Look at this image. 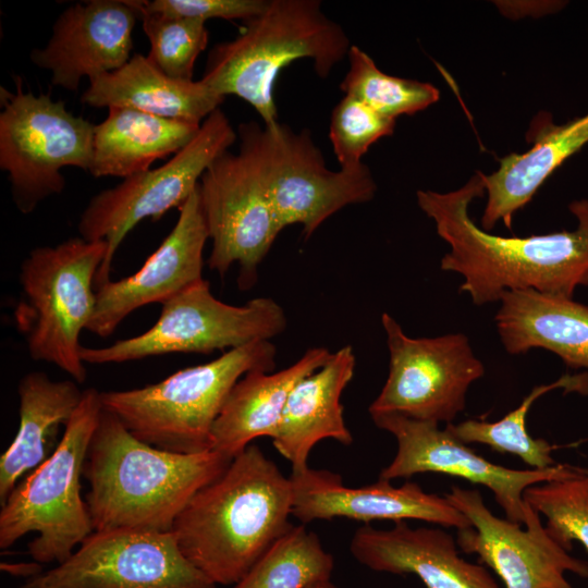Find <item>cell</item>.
I'll return each instance as SVG.
<instances>
[{
	"instance_id": "cell-1",
	"label": "cell",
	"mask_w": 588,
	"mask_h": 588,
	"mask_svg": "<svg viewBox=\"0 0 588 588\" xmlns=\"http://www.w3.org/2000/svg\"><path fill=\"white\" fill-rule=\"evenodd\" d=\"M485 192L483 173L477 171L457 189L416 194L419 208L450 246L441 269L463 275L460 291L475 305L499 302L506 291L526 289L573 298L578 286H588V199L568 205L578 222L575 230L509 237L485 231L471 220L469 206Z\"/></svg>"
},
{
	"instance_id": "cell-2",
	"label": "cell",
	"mask_w": 588,
	"mask_h": 588,
	"mask_svg": "<svg viewBox=\"0 0 588 588\" xmlns=\"http://www.w3.org/2000/svg\"><path fill=\"white\" fill-rule=\"evenodd\" d=\"M293 487L256 444L200 489L172 527L184 556L216 585H235L293 525Z\"/></svg>"
},
{
	"instance_id": "cell-3",
	"label": "cell",
	"mask_w": 588,
	"mask_h": 588,
	"mask_svg": "<svg viewBox=\"0 0 588 588\" xmlns=\"http://www.w3.org/2000/svg\"><path fill=\"white\" fill-rule=\"evenodd\" d=\"M232 460L215 450L184 454L155 448L103 409L83 470L94 530L171 531L192 498Z\"/></svg>"
},
{
	"instance_id": "cell-4",
	"label": "cell",
	"mask_w": 588,
	"mask_h": 588,
	"mask_svg": "<svg viewBox=\"0 0 588 588\" xmlns=\"http://www.w3.org/2000/svg\"><path fill=\"white\" fill-rule=\"evenodd\" d=\"M350 48L344 29L324 14L319 0H269L235 38L209 51L200 81L221 96L242 98L264 125L272 126L279 123L273 88L280 71L308 58L326 78Z\"/></svg>"
},
{
	"instance_id": "cell-5",
	"label": "cell",
	"mask_w": 588,
	"mask_h": 588,
	"mask_svg": "<svg viewBox=\"0 0 588 588\" xmlns=\"http://www.w3.org/2000/svg\"><path fill=\"white\" fill-rule=\"evenodd\" d=\"M275 356L270 341L248 343L154 384L100 392L102 407L155 448L184 454L209 451L213 425L234 385L247 372H272Z\"/></svg>"
},
{
	"instance_id": "cell-6",
	"label": "cell",
	"mask_w": 588,
	"mask_h": 588,
	"mask_svg": "<svg viewBox=\"0 0 588 588\" xmlns=\"http://www.w3.org/2000/svg\"><path fill=\"white\" fill-rule=\"evenodd\" d=\"M102 411L100 391L85 389L56 451L21 479L1 505V549L37 532L28 543L33 560L60 564L94 531L81 477Z\"/></svg>"
},
{
	"instance_id": "cell-7",
	"label": "cell",
	"mask_w": 588,
	"mask_h": 588,
	"mask_svg": "<svg viewBox=\"0 0 588 588\" xmlns=\"http://www.w3.org/2000/svg\"><path fill=\"white\" fill-rule=\"evenodd\" d=\"M107 248L103 241L78 235L33 248L20 267L15 320L29 356L59 367L78 384L87 376L79 336L95 311L94 284Z\"/></svg>"
},
{
	"instance_id": "cell-8",
	"label": "cell",
	"mask_w": 588,
	"mask_h": 588,
	"mask_svg": "<svg viewBox=\"0 0 588 588\" xmlns=\"http://www.w3.org/2000/svg\"><path fill=\"white\" fill-rule=\"evenodd\" d=\"M238 149L253 164L281 230L301 224L305 238L342 208L369 201L377 185L369 168L331 171L307 130L277 123L238 125Z\"/></svg>"
},
{
	"instance_id": "cell-9",
	"label": "cell",
	"mask_w": 588,
	"mask_h": 588,
	"mask_svg": "<svg viewBox=\"0 0 588 588\" xmlns=\"http://www.w3.org/2000/svg\"><path fill=\"white\" fill-rule=\"evenodd\" d=\"M4 90L0 113V168L8 173L12 200L29 215L66 185L62 168L89 171L95 125L74 115L50 94Z\"/></svg>"
},
{
	"instance_id": "cell-10",
	"label": "cell",
	"mask_w": 588,
	"mask_h": 588,
	"mask_svg": "<svg viewBox=\"0 0 588 588\" xmlns=\"http://www.w3.org/2000/svg\"><path fill=\"white\" fill-rule=\"evenodd\" d=\"M285 328V313L272 298L230 305L216 298L204 279L162 304L158 320L144 333L102 347L82 346L81 357L103 365L172 353L210 354L270 341Z\"/></svg>"
},
{
	"instance_id": "cell-11",
	"label": "cell",
	"mask_w": 588,
	"mask_h": 588,
	"mask_svg": "<svg viewBox=\"0 0 588 588\" xmlns=\"http://www.w3.org/2000/svg\"><path fill=\"white\" fill-rule=\"evenodd\" d=\"M236 138V131L219 108L204 120L192 142L163 164L125 177L90 198L77 230L87 241L107 243V255L95 281L97 287L110 280L113 257L130 231L144 219L156 221L170 209L180 208L210 163Z\"/></svg>"
},
{
	"instance_id": "cell-12",
	"label": "cell",
	"mask_w": 588,
	"mask_h": 588,
	"mask_svg": "<svg viewBox=\"0 0 588 588\" xmlns=\"http://www.w3.org/2000/svg\"><path fill=\"white\" fill-rule=\"evenodd\" d=\"M389 373L369 414H400L412 419L451 424L463 412L466 393L485 375V366L463 333L411 338L384 313Z\"/></svg>"
},
{
	"instance_id": "cell-13",
	"label": "cell",
	"mask_w": 588,
	"mask_h": 588,
	"mask_svg": "<svg viewBox=\"0 0 588 588\" xmlns=\"http://www.w3.org/2000/svg\"><path fill=\"white\" fill-rule=\"evenodd\" d=\"M20 588H217L173 531L94 530L64 562Z\"/></svg>"
},
{
	"instance_id": "cell-14",
	"label": "cell",
	"mask_w": 588,
	"mask_h": 588,
	"mask_svg": "<svg viewBox=\"0 0 588 588\" xmlns=\"http://www.w3.org/2000/svg\"><path fill=\"white\" fill-rule=\"evenodd\" d=\"M199 196L212 244L210 270L224 277L237 264L238 287L250 289L282 230L247 156L240 149L219 155L200 177Z\"/></svg>"
},
{
	"instance_id": "cell-15",
	"label": "cell",
	"mask_w": 588,
	"mask_h": 588,
	"mask_svg": "<svg viewBox=\"0 0 588 588\" xmlns=\"http://www.w3.org/2000/svg\"><path fill=\"white\" fill-rule=\"evenodd\" d=\"M375 425L394 436L393 461L379 475L380 480L411 478L420 473H438L489 488L511 522L525 523L524 491L536 483L574 478L583 473L564 464L546 469H512L478 455L438 422L422 421L400 414L370 415Z\"/></svg>"
},
{
	"instance_id": "cell-16",
	"label": "cell",
	"mask_w": 588,
	"mask_h": 588,
	"mask_svg": "<svg viewBox=\"0 0 588 588\" xmlns=\"http://www.w3.org/2000/svg\"><path fill=\"white\" fill-rule=\"evenodd\" d=\"M445 498L471 524L457 530L458 549L477 554L504 588H574L567 572L588 577V563L561 547L526 502L522 529L520 524L493 515L476 489L452 486Z\"/></svg>"
},
{
	"instance_id": "cell-17",
	"label": "cell",
	"mask_w": 588,
	"mask_h": 588,
	"mask_svg": "<svg viewBox=\"0 0 588 588\" xmlns=\"http://www.w3.org/2000/svg\"><path fill=\"white\" fill-rule=\"evenodd\" d=\"M179 210L175 225L137 272L97 287L96 307L87 331L107 338L138 308L155 303L162 305L204 280L203 253L209 234L199 184Z\"/></svg>"
},
{
	"instance_id": "cell-18",
	"label": "cell",
	"mask_w": 588,
	"mask_h": 588,
	"mask_svg": "<svg viewBox=\"0 0 588 588\" xmlns=\"http://www.w3.org/2000/svg\"><path fill=\"white\" fill-rule=\"evenodd\" d=\"M138 15L131 0H89L69 5L30 61L51 73V84L76 93L88 79L123 66L131 59Z\"/></svg>"
},
{
	"instance_id": "cell-19",
	"label": "cell",
	"mask_w": 588,
	"mask_h": 588,
	"mask_svg": "<svg viewBox=\"0 0 588 588\" xmlns=\"http://www.w3.org/2000/svg\"><path fill=\"white\" fill-rule=\"evenodd\" d=\"M292 515L303 525L316 519L345 517L368 524L377 519L393 522L419 519L454 527L471 526L467 517L444 497L425 492L416 482L400 487L378 480L373 485L348 487L340 475L310 467L292 473Z\"/></svg>"
},
{
	"instance_id": "cell-20",
	"label": "cell",
	"mask_w": 588,
	"mask_h": 588,
	"mask_svg": "<svg viewBox=\"0 0 588 588\" xmlns=\"http://www.w3.org/2000/svg\"><path fill=\"white\" fill-rule=\"evenodd\" d=\"M366 567L395 575H415L425 588H501L487 567L461 558L456 540L440 528L394 522L390 529L359 527L350 544Z\"/></svg>"
},
{
	"instance_id": "cell-21",
	"label": "cell",
	"mask_w": 588,
	"mask_h": 588,
	"mask_svg": "<svg viewBox=\"0 0 588 588\" xmlns=\"http://www.w3.org/2000/svg\"><path fill=\"white\" fill-rule=\"evenodd\" d=\"M355 365L353 348L345 345L331 353L320 368L292 389L271 437L277 451L291 463L292 473L309 467L308 456L323 439H333L343 445L353 443L340 399L354 377Z\"/></svg>"
},
{
	"instance_id": "cell-22",
	"label": "cell",
	"mask_w": 588,
	"mask_h": 588,
	"mask_svg": "<svg viewBox=\"0 0 588 588\" xmlns=\"http://www.w3.org/2000/svg\"><path fill=\"white\" fill-rule=\"evenodd\" d=\"M527 139L532 143L529 150L511 152L500 159L497 171L483 173L485 231L490 232L499 221L511 230L515 212L532 199L554 170L588 143V113L555 125L550 114L541 112L534 118Z\"/></svg>"
},
{
	"instance_id": "cell-23",
	"label": "cell",
	"mask_w": 588,
	"mask_h": 588,
	"mask_svg": "<svg viewBox=\"0 0 588 588\" xmlns=\"http://www.w3.org/2000/svg\"><path fill=\"white\" fill-rule=\"evenodd\" d=\"M494 317L511 355L544 348L574 369H588V306L532 289L506 291Z\"/></svg>"
},
{
	"instance_id": "cell-24",
	"label": "cell",
	"mask_w": 588,
	"mask_h": 588,
	"mask_svg": "<svg viewBox=\"0 0 588 588\" xmlns=\"http://www.w3.org/2000/svg\"><path fill=\"white\" fill-rule=\"evenodd\" d=\"M89 81L81 100L93 108H128L201 124L224 101L200 79L172 78L147 56L135 53L120 69Z\"/></svg>"
},
{
	"instance_id": "cell-25",
	"label": "cell",
	"mask_w": 588,
	"mask_h": 588,
	"mask_svg": "<svg viewBox=\"0 0 588 588\" xmlns=\"http://www.w3.org/2000/svg\"><path fill=\"white\" fill-rule=\"evenodd\" d=\"M84 390L71 380H53L42 371H30L17 387L19 428L0 457V503L27 474L56 451L60 430L78 407Z\"/></svg>"
},
{
	"instance_id": "cell-26",
	"label": "cell",
	"mask_w": 588,
	"mask_h": 588,
	"mask_svg": "<svg viewBox=\"0 0 588 588\" xmlns=\"http://www.w3.org/2000/svg\"><path fill=\"white\" fill-rule=\"evenodd\" d=\"M330 355L326 347H311L285 369L254 370L243 376L213 425L211 450L234 458L255 439L271 438L294 385L320 368Z\"/></svg>"
},
{
	"instance_id": "cell-27",
	"label": "cell",
	"mask_w": 588,
	"mask_h": 588,
	"mask_svg": "<svg viewBox=\"0 0 588 588\" xmlns=\"http://www.w3.org/2000/svg\"><path fill=\"white\" fill-rule=\"evenodd\" d=\"M200 125L128 108H109L107 118L94 128L88 172L94 177L125 179L147 171L156 160L183 149Z\"/></svg>"
},
{
	"instance_id": "cell-28",
	"label": "cell",
	"mask_w": 588,
	"mask_h": 588,
	"mask_svg": "<svg viewBox=\"0 0 588 588\" xmlns=\"http://www.w3.org/2000/svg\"><path fill=\"white\" fill-rule=\"evenodd\" d=\"M555 389L587 395L588 373H566L552 383L535 387L518 407L494 422L467 419L456 425L448 424L445 429L465 444H486L495 452L517 455L534 469L555 466L558 463L551 453L556 445L544 439H534L526 429V416L534 402Z\"/></svg>"
},
{
	"instance_id": "cell-29",
	"label": "cell",
	"mask_w": 588,
	"mask_h": 588,
	"mask_svg": "<svg viewBox=\"0 0 588 588\" xmlns=\"http://www.w3.org/2000/svg\"><path fill=\"white\" fill-rule=\"evenodd\" d=\"M333 567L318 536L293 525L233 588H307L330 579Z\"/></svg>"
},
{
	"instance_id": "cell-30",
	"label": "cell",
	"mask_w": 588,
	"mask_h": 588,
	"mask_svg": "<svg viewBox=\"0 0 588 588\" xmlns=\"http://www.w3.org/2000/svg\"><path fill=\"white\" fill-rule=\"evenodd\" d=\"M347 57L350 69L340 88L385 118L412 115L439 100V89L432 84L382 72L356 45L351 46Z\"/></svg>"
},
{
	"instance_id": "cell-31",
	"label": "cell",
	"mask_w": 588,
	"mask_h": 588,
	"mask_svg": "<svg viewBox=\"0 0 588 588\" xmlns=\"http://www.w3.org/2000/svg\"><path fill=\"white\" fill-rule=\"evenodd\" d=\"M131 3L150 45L149 60L172 78L193 79L195 62L208 45L206 22L147 11L142 1Z\"/></svg>"
},
{
	"instance_id": "cell-32",
	"label": "cell",
	"mask_w": 588,
	"mask_h": 588,
	"mask_svg": "<svg viewBox=\"0 0 588 588\" xmlns=\"http://www.w3.org/2000/svg\"><path fill=\"white\" fill-rule=\"evenodd\" d=\"M524 501L547 518L546 529L565 550L574 540L588 552V470L574 478L528 487Z\"/></svg>"
},
{
	"instance_id": "cell-33",
	"label": "cell",
	"mask_w": 588,
	"mask_h": 588,
	"mask_svg": "<svg viewBox=\"0 0 588 588\" xmlns=\"http://www.w3.org/2000/svg\"><path fill=\"white\" fill-rule=\"evenodd\" d=\"M395 120L385 118L362 101L344 96L331 115L329 137L341 169L363 164L362 157L378 139L390 136Z\"/></svg>"
},
{
	"instance_id": "cell-34",
	"label": "cell",
	"mask_w": 588,
	"mask_h": 588,
	"mask_svg": "<svg viewBox=\"0 0 588 588\" xmlns=\"http://www.w3.org/2000/svg\"><path fill=\"white\" fill-rule=\"evenodd\" d=\"M269 0H152L142 1L147 11L172 16L248 21L259 15Z\"/></svg>"
},
{
	"instance_id": "cell-35",
	"label": "cell",
	"mask_w": 588,
	"mask_h": 588,
	"mask_svg": "<svg viewBox=\"0 0 588 588\" xmlns=\"http://www.w3.org/2000/svg\"><path fill=\"white\" fill-rule=\"evenodd\" d=\"M1 568L11 572L15 575H26L29 578L38 575L40 572V563H20V564H9L2 563Z\"/></svg>"
},
{
	"instance_id": "cell-36",
	"label": "cell",
	"mask_w": 588,
	"mask_h": 588,
	"mask_svg": "<svg viewBox=\"0 0 588 588\" xmlns=\"http://www.w3.org/2000/svg\"><path fill=\"white\" fill-rule=\"evenodd\" d=\"M307 588H338L330 579L316 583Z\"/></svg>"
},
{
	"instance_id": "cell-37",
	"label": "cell",
	"mask_w": 588,
	"mask_h": 588,
	"mask_svg": "<svg viewBox=\"0 0 588 588\" xmlns=\"http://www.w3.org/2000/svg\"><path fill=\"white\" fill-rule=\"evenodd\" d=\"M588 470V469H587Z\"/></svg>"
}]
</instances>
